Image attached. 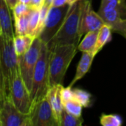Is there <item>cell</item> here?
Instances as JSON below:
<instances>
[{
	"mask_svg": "<svg viewBox=\"0 0 126 126\" xmlns=\"http://www.w3.org/2000/svg\"><path fill=\"white\" fill-rule=\"evenodd\" d=\"M63 109L68 113L75 116V117H82V110L83 106L75 100L72 99L63 103Z\"/></svg>",
	"mask_w": 126,
	"mask_h": 126,
	"instance_id": "obj_22",
	"label": "cell"
},
{
	"mask_svg": "<svg viewBox=\"0 0 126 126\" xmlns=\"http://www.w3.org/2000/svg\"><path fill=\"white\" fill-rule=\"evenodd\" d=\"M0 120L1 126H31L30 115L20 112L10 98L5 99L0 106Z\"/></svg>",
	"mask_w": 126,
	"mask_h": 126,
	"instance_id": "obj_10",
	"label": "cell"
},
{
	"mask_svg": "<svg viewBox=\"0 0 126 126\" xmlns=\"http://www.w3.org/2000/svg\"><path fill=\"white\" fill-rule=\"evenodd\" d=\"M50 51L49 85H63V78L72 59L78 52L77 45H59Z\"/></svg>",
	"mask_w": 126,
	"mask_h": 126,
	"instance_id": "obj_2",
	"label": "cell"
},
{
	"mask_svg": "<svg viewBox=\"0 0 126 126\" xmlns=\"http://www.w3.org/2000/svg\"><path fill=\"white\" fill-rule=\"evenodd\" d=\"M103 24L102 18L92 9V0H81L79 28L80 36L82 37L88 32L98 30Z\"/></svg>",
	"mask_w": 126,
	"mask_h": 126,
	"instance_id": "obj_11",
	"label": "cell"
},
{
	"mask_svg": "<svg viewBox=\"0 0 126 126\" xmlns=\"http://www.w3.org/2000/svg\"><path fill=\"white\" fill-rule=\"evenodd\" d=\"M19 1H21V2H23V3H24V4H28V5H29V4L30 3L31 0H19Z\"/></svg>",
	"mask_w": 126,
	"mask_h": 126,
	"instance_id": "obj_32",
	"label": "cell"
},
{
	"mask_svg": "<svg viewBox=\"0 0 126 126\" xmlns=\"http://www.w3.org/2000/svg\"><path fill=\"white\" fill-rule=\"evenodd\" d=\"M49 7H50V6L46 4H44L43 6L39 10V20H38V26L37 32H36V38L39 36L41 30L44 27L45 19H46V17L48 13Z\"/></svg>",
	"mask_w": 126,
	"mask_h": 126,
	"instance_id": "obj_24",
	"label": "cell"
},
{
	"mask_svg": "<svg viewBox=\"0 0 126 126\" xmlns=\"http://www.w3.org/2000/svg\"><path fill=\"white\" fill-rule=\"evenodd\" d=\"M11 11L12 10L5 0H0V24L2 34L8 38H13L15 37V30Z\"/></svg>",
	"mask_w": 126,
	"mask_h": 126,
	"instance_id": "obj_12",
	"label": "cell"
},
{
	"mask_svg": "<svg viewBox=\"0 0 126 126\" xmlns=\"http://www.w3.org/2000/svg\"><path fill=\"white\" fill-rule=\"evenodd\" d=\"M62 88H63V85L61 84L55 85V86H51L47 92V96H48L51 107L53 110L54 114L58 123V125L60 123L61 112L63 109V101H62L61 94Z\"/></svg>",
	"mask_w": 126,
	"mask_h": 126,
	"instance_id": "obj_13",
	"label": "cell"
},
{
	"mask_svg": "<svg viewBox=\"0 0 126 126\" xmlns=\"http://www.w3.org/2000/svg\"><path fill=\"white\" fill-rule=\"evenodd\" d=\"M52 1L53 0H44V4H47V5H49V6L51 7V4L52 3Z\"/></svg>",
	"mask_w": 126,
	"mask_h": 126,
	"instance_id": "obj_31",
	"label": "cell"
},
{
	"mask_svg": "<svg viewBox=\"0 0 126 126\" xmlns=\"http://www.w3.org/2000/svg\"><path fill=\"white\" fill-rule=\"evenodd\" d=\"M5 1L7 2L9 7L12 10L14 7V6L19 1V0H5Z\"/></svg>",
	"mask_w": 126,
	"mask_h": 126,
	"instance_id": "obj_30",
	"label": "cell"
},
{
	"mask_svg": "<svg viewBox=\"0 0 126 126\" xmlns=\"http://www.w3.org/2000/svg\"><path fill=\"white\" fill-rule=\"evenodd\" d=\"M44 4V0H31L29 7L32 9H40Z\"/></svg>",
	"mask_w": 126,
	"mask_h": 126,
	"instance_id": "obj_28",
	"label": "cell"
},
{
	"mask_svg": "<svg viewBox=\"0 0 126 126\" xmlns=\"http://www.w3.org/2000/svg\"><path fill=\"white\" fill-rule=\"evenodd\" d=\"M73 99L83 107L88 108L92 105V95L88 92L80 89H73Z\"/></svg>",
	"mask_w": 126,
	"mask_h": 126,
	"instance_id": "obj_20",
	"label": "cell"
},
{
	"mask_svg": "<svg viewBox=\"0 0 126 126\" xmlns=\"http://www.w3.org/2000/svg\"><path fill=\"white\" fill-rule=\"evenodd\" d=\"M78 0H68V3L69 4H74L75 1H77Z\"/></svg>",
	"mask_w": 126,
	"mask_h": 126,
	"instance_id": "obj_34",
	"label": "cell"
},
{
	"mask_svg": "<svg viewBox=\"0 0 126 126\" xmlns=\"http://www.w3.org/2000/svg\"><path fill=\"white\" fill-rule=\"evenodd\" d=\"M83 123L82 117H75L68 113L63 109L60 119L59 126H81Z\"/></svg>",
	"mask_w": 126,
	"mask_h": 126,
	"instance_id": "obj_19",
	"label": "cell"
},
{
	"mask_svg": "<svg viewBox=\"0 0 126 126\" xmlns=\"http://www.w3.org/2000/svg\"><path fill=\"white\" fill-rule=\"evenodd\" d=\"M98 31L99 30L90 31L86 33L83 40L78 45V50L82 52H89L95 56L96 54L94 52V50H95L97 40Z\"/></svg>",
	"mask_w": 126,
	"mask_h": 126,
	"instance_id": "obj_15",
	"label": "cell"
},
{
	"mask_svg": "<svg viewBox=\"0 0 126 126\" xmlns=\"http://www.w3.org/2000/svg\"><path fill=\"white\" fill-rule=\"evenodd\" d=\"M71 5L66 4L61 7H49L44 27L38 36L42 42L47 44L55 35L62 26Z\"/></svg>",
	"mask_w": 126,
	"mask_h": 126,
	"instance_id": "obj_6",
	"label": "cell"
},
{
	"mask_svg": "<svg viewBox=\"0 0 126 126\" xmlns=\"http://www.w3.org/2000/svg\"><path fill=\"white\" fill-rule=\"evenodd\" d=\"M0 126H1V120H0Z\"/></svg>",
	"mask_w": 126,
	"mask_h": 126,
	"instance_id": "obj_36",
	"label": "cell"
},
{
	"mask_svg": "<svg viewBox=\"0 0 126 126\" xmlns=\"http://www.w3.org/2000/svg\"><path fill=\"white\" fill-rule=\"evenodd\" d=\"M30 12H31V8L25 14H24V15L19 16L18 18L14 19V21H15V24H14L15 35H27L28 22H29V18H30Z\"/></svg>",
	"mask_w": 126,
	"mask_h": 126,
	"instance_id": "obj_18",
	"label": "cell"
},
{
	"mask_svg": "<svg viewBox=\"0 0 126 126\" xmlns=\"http://www.w3.org/2000/svg\"><path fill=\"white\" fill-rule=\"evenodd\" d=\"M0 64L4 77L6 99L10 98V93L12 83L20 75L19 61L13 44V38L1 34L0 35Z\"/></svg>",
	"mask_w": 126,
	"mask_h": 126,
	"instance_id": "obj_3",
	"label": "cell"
},
{
	"mask_svg": "<svg viewBox=\"0 0 126 126\" xmlns=\"http://www.w3.org/2000/svg\"><path fill=\"white\" fill-rule=\"evenodd\" d=\"M94 57L95 56L94 55H92L89 52H82L80 60L77 66L75 75L73 80H72V82L70 83L69 86L72 87L73 85L77 81L80 80L86 75V74L89 72V70L90 69V68L92 66V64Z\"/></svg>",
	"mask_w": 126,
	"mask_h": 126,
	"instance_id": "obj_14",
	"label": "cell"
},
{
	"mask_svg": "<svg viewBox=\"0 0 126 126\" xmlns=\"http://www.w3.org/2000/svg\"><path fill=\"white\" fill-rule=\"evenodd\" d=\"M110 1H112V0H101V4H106Z\"/></svg>",
	"mask_w": 126,
	"mask_h": 126,
	"instance_id": "obj_33",
	"label": "cell"
},
{
	"mask_svg": "<svg viewBox=\"0 0 126 126\" xmlns=\"http://www.w3.org/2000/svg\"><path fill=\"white\" fill-rule=\"evenodd\" d=\"M41 47V39L38 37L35 38L29 49L23 55L18 57L20 75L30 92L32 87L33 72L39 56Z\"/></svg>",
	"mask_w": 126,
	"mask_h": 126,
	"instance_id": "obj_7",
	"label": "cell"
},
{
	"mask_svg": "<svg viewBox=\"0 0 126 126\" xmlns=\"http://www.w3.org/2000/svg\"><path fill=\"white\" fill-rule=\"evenodd\" d=\"M50 51L48 49L47 44L41 41V47L39 56L34 69L32 87L30 90V97L32 100V108L41 99L47 96L49 89V61Z\"/></svg>",
	"mask_w": 126,
	"mask_h": 126,
	"instance_id": "obj_4",
	"label": "cell"
},
{
	"mask_svg": "<svg viewBox=\"0 0 126 126\" xmlns=\"http://www.w3.org/2000/svg\"><path fill=\"white\" fill-rule=\"evenodd\" d=\"M30 9V7H29L28 4H24L23 2L18 1L15 6L12 9V12H13V18H17L19 16L25 14L27 12L29 11V10Z\"/></svg>",
	"mask_w": 126,
	"mask_h": 126,
	"instance_id": "obj_25",
	"label": "cell"
},
{
	"mask_svg": "<svg viewBox=\"0 0 126 126\" xmlns=\"http://www.w3.org/2000/svg\"><path fill=\"white\" fill-rule=\"evenodd\" d=\"M61 98H62L63 103L73 99V90H72V87L69 86L66 88H64L63 86V88L61 89Z\"/></svg>",
	"mask_w": 126,
	"mask_h": 126,
	"instance_id": "obj_26",
	"label": "cell"
},
{
	"mask_svg": "<svg viewBox=\"0 0 126 126\" xmlns=\"http://www.w3.org/2000/svg\"><path fill=\"white\" fill-rule=\"evenodd\" d=\"M39 10L31 8V12H30V15L29 18L27 35H31L34 38H36V32H37V29L38 26Z\"/></svg>",
	"mask_w": 126,
	"mask_h": 126,
	"instance_id": "obj_21",
	"label": "cell"
},
{
	"mask_svg": "<svg viewBox=\"0 0 126 126\" xmlns=\"http://www.w3.org/2000/svg\"><path fill=\"white\" fill-rule=\"evenodd\" d=\"M5 99H6V94H5L4 77H3V74H2V71H1V64H0V106Z\"/></svg>",
	"mask_w": 126,
	"mask_h": 126,
	"instance_id": "obj_27",
	"label": "cell"
},
{
	"mask_svg": "<svg viewBox=\"0 0 126 126\" xmlns=\"http://www.w3.org/2000/svg\"><path fill=\"white\" fill-rule=\"evenodd\" d=\"M35 38L29 35H15L13 38V44L15 52L18 57L23 55L32 45Z\"/></svg>",
	"mask_w": 126,
	"mask_h": 126,
	"instance_id": "obj_16",
	"label": "cell"
},
{
	"mask_svg": "<svg viewBox=\"0 0 126 126\" xmlns=\"http://www.w3.org/2000/svg\"><path fill=\"white\" fill-rule=\"evenodd\" d=\"M100 123L103 126H120L123 124V120L117 114H102Z\"/></svg>",
	"mask_w": 126,
	"mask_h": 126,
	"instance_id": "obj_23",
	"label": "cell"
},
{
	"mask_svg": "<svg viewBox=\"0 0 126 126\" xmlns=\"http://www.w3.org/2000/svg\"><path fill=\"white\" fill-rule=\"evenodd\" d=\"M10 97L15 107L22 114H30L32 109L30 92L18 75L13 80L10 93Z\"/></svg>",
	"mask_w": 126,
	"mask_h": 126,
	"instance_id": "obj_9",
	"label": "cell"
},
{
	"mask_svg": "<svg viewBox=\"0 0 126 126\" xmlns=\"http://www.w3.org/2000/svg\"><path fill=\"white\" fill-rule=\"evenodd\" d=\"M29 115L31 126H59L47 94L32 108Z\"/></svg>",
	"mask_w": 126,
	"mask_h": 126,
	"instance_id": "obj_8",
	"label": "cell"
},
{
	"mask_svg": "<svg viewBox=\"0 0 126 126\" xmlns=\"http://www.w3.org/2000/svg\"><path fill=\"white\" fill-rule=\"evenodd\" d=\"M97 13L112 31L126 39V0H112L100 4Z\"/></svg>",
	"mask_w": 126,
	"mask_h": 126,
	"instance_id": "obj_5",
	"label": "cell"
},
{
	"mask_svg": "<svg viewBox=\"0 0 126 126\" xmlns=\"http://www.w3.org/2000/svg\"><path fill=\"white\" fill-rule=\"evenodd\" d=\"M81 0L72 4L66 18L55 35L47 44L49 50L59 45H78L81 36L79 32Z\"/></svg>",
	"mask_w": 126,
	"mask_h": 126,
	"instance_id": "obj_1",
	"label": "cell"
},
{
	"mask_svg": "<svg viewBox=\"0 0 126 126\" xmlns=\"http://www.w3.org/2000/svg\"><path fill=\"white\" fill-rule=\"evenodd\" d=\"M66 4H69L68 3V0H53L52 1V3L51 4L52 7H61V6H63Z\"/></svg>",
	"mask_w": 126,
	"mask_h": 126,
	"instance_id": "obj_29",
	"label": "cell"
},
{
	"mask_svg": "<svg viewBox=\"0 0 126 126\" xmlns=\"http://www.w3.org/2000/svg\"><path fill=\"white\" fill-rule=\"evenodd\" d=\"M2 34V32H1V24H0V35Z\"/></svg>",
	"mask_w": 126,
	"mask_h": 126,
	"instance_id": "obj_35",
	"label": "cell"
},
{
	"mask_svg": "<svg viewBox=\"0 0 126 126\" xmlns=\"http://www.w3.org/2000/svg\"><path fill=\"white\" fill-rule=\"evenodd\" d=\"M111 33H112L111 28L106 24H104L99 29L96 47H95V50H94V52L96 55L103 49V47L108 42H109L111 41Z\"/></svg>",
	"mask_w": 126,
	"mask_h": 126,
	"instance_id": "obj_17",
	"label": "cell"
}]
</instances>
